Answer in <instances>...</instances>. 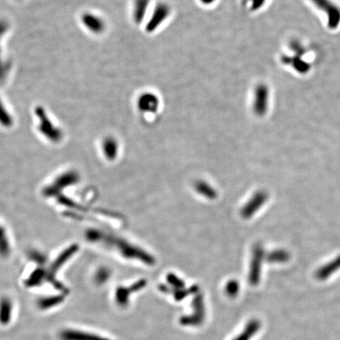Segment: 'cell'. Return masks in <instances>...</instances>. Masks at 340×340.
<instances>
[{
	"label": "cell",
	"instance_id": "8992f818",
	"mask_svg": "<svg viewBox=\"0 0 340 340\" xmlns=\"http://www.w3.org/2000/svg\"><path fill=\"white\" fill-rule=\"evenodd\" d=\"M80 180V176L75 171H68L55 178L51 184L44 189L46 197H57L61 195L64 189L73 186Z\"/></svg>",
	"mask_w": 340,
	"mask_h": 340
},
{
	"label": "cell",
	"instance_id": "d4e9b609",
	"mask_svg": "<svg viewBox=\"0 0 340 340\" xmlns=\"http://www.w3.org/2000/svg\"><path fill=\"white\" fill-rule=\"evenodd\" d=\"M269 261L273 262H286L289 260L290 254L285 251H277L269 257Z\"/></svg>",
	"mask_w": 340,
	"mask_h": 340
},
{
	"label": "cell",
	"instance_id": "7a4b0ae2",
	"mask_svg": "<svg viewBox=\"0 0 340 340\" xmlns=\"http://www.w3.org/2000/svg\"><path fill=\"white\" fill-rule=\"evenodd\" d=\"M78 245H76V244L70 246L64 250L61 253H60L57 258H55V260L52 262L49 268H47V280L46 281L51 283V285L53 286L55 288L65 295L68 293L69 291L64 286V284H62L60 281H58L56 278V273L59 272L61 267L63 266L64 265L66 264L68 261L70 260V258H72L76 252L78 251Z\"/></svg>",
	"mask_w": 340,
	"mask_h": 340
},
{
	"label": "cell",
	"instance_id": "484cf974",
	"mask_svg": "<svg viewBox=\"0 0 340 340\" xmlns=\"http://www.w3.org/2000/svg\"><path fill=\"white\" fill-rule=\"evenodd\" d=\"M239 285L237 281H233L228 282L225 287L227 295L230 297H235L239 292Z\"/></svg>",
	"mask_w": 340,
	"mask_h": 340
},
{
	"label": "cell",
	"instance_id": "2e32d148",
	"mask_svg": "<svg viewBox=\"0 0 340 340\" xmlns=\"http://www.w3.org/2000/svg\"><path fill=\"white\" fill-rule=\"evenodd\" d=\"M282 61L286 65L292 66V67L296 71H298L300 74H307L310 69V64L307 63V61H305L304 60L302 59V57L298 56V55H296L294 56L284 55L282 57Z\"/></svg>",
	"mask_w": 340,
	"mask_h": 340
},
{
	"label": "cell",
	"instance_id": "f546056e",
	"mask_svg": "<svg viewBox=\"0 0 340 340\" xmlns=\"http://www.w3.org/2000/svg\"><path fill=\"white\" fill-rule=\"evenodd\" d=\"M267 0H251V11H259L266 4Z\"/></svg>",
	"mask_w": 340,
	"mask_h": 340
},
{
	"label": "cell",
	"instance_id": "6da1fadb",
	"mask_svg": "<svg viewBox=\"0 0 340 340\" xmlns=\"http://www.w3.org/2000/svg\"><path fill=\"white\" fill-rule=\"evenodd\" d=\"M85 237L91 243H101L106 247L115 249L125 258L138 259L148 263H152V259L137 247H134L127 241L117 237L114 235L99 230L95 228L89 229L85 233Z\"/></svg>",
	"mask_w": 340,
	"mask_h": 340
},
{
	"label": "cell",
	"instance_id": "30bf717a",
	"mask_svg": "<svg viewBox=\"0 0 340 340\" xmlns=\"http://www.w3.org/2000/svg\"><path fill=\"white\" fill-rule=\"evenodd\" d=\"M145 286H146V281H144V280H141V281H138V282L129 287H118L116 293H115V298H116L117 303L120 307H126L129 304L130 295L134 293V292L140 291L142 288H144Z\"/></svg>",
	"mask_w": 340,
	"mask_h": 340
},
{
	"label": "cell",
	"instance_id": "4fadbf2b",
	"mask_svg": "<svg viewBox=\"0 0 340 340\" xmlns=\"http://www.w3.org/2000/svg\"><path fill=\"white\" fill-rule=\"evenodd\" d=\"M61 340H111L103 336L80 330L66 329L60 333Z\"/></svg>",
	"mask_w": 340,
	"mask_h": 340
},
{
	"label": "cell",
	"instance_id": "e0dca14e",
	"mask_svg": "<svg viewBox=\"0 0 340 340\" xmlns=\"http://www.w3.org/2000/svg\"><path fill=\"white\" fill-rule=\"evenodd\" d=\"M47 280V269L43 266L34 269L25 281L28 287H37L42 284Z\"/></svg>",
	"mask_w": 340,
	"mask_h": 340
},
{
	"label": "cell",
	"instance_id": "cb8c5ba5",
	"mask_svg": "<svg viewBox=\"0 0 340 340\" xmlns=\"http://www.w3.org/2000/svg\"><path fill=\"white\" fill-rule=\"evenodd\" d=\"M110 271L106 267H101L95 273V283L99 284V285H102V284L106 283V281L110 279Z\"/></svg>",
	"mask_w": 340,
	"mask_h": 340
},
{
	"label": "cell",
	"instance_id": "ba28073f",
	"mask_svg": "<svg viewBox=\"0 0 340 340\" xmlns=\"http://www.w3.org/2000/svg\"><path fill=\"white\" fill-rule=\"evenodd\" d=\"M193 312L189 316L180 317V323L183 326H199L205 319L206 310L203 296L197 295L192 302Z\"/></svg>",
	"mask_w": 340,
	"mask_h": 340
},
{
	"label": "cell",
	"instance_id": "9a60e30c",
	"mask_svg": "<svg viewBox=\"0 0 340 340\" xmlns=\"http://www.w3.org/2000/svg\"><path fill=\"white\" fill-rule=\"evenodd\" d=\"M8 29L9 25L7 21L0 20V83L3 82L6 80L11 70V64L9 63L7 60L2 59V51L1 48V40Z\"/></svg>",
	"mask_w": 340,
	"mask_h": 340
},
{
	"label": "cell",
	"instance_id": "277c9868",
	"mask_svg": "<svg viewBox=\"0 0 340 340\" xmlns=\"http://www.w3.org/2000/svg\"><path fill=\"white\" fill-rule=\"evenodd\" d=\"M270 106V89L266 83H257L252 90L251 107L258 118L266 115Z\"/></svg>",
	"mask_w": 340,
	"mask_h": 340
},
{
	"label": "cell",
	"instance_id": "9c48e42d",
	"mask_svg": "<svg viewBox=\"0 0 340 340\" xmlns=\"http://www.w3.org/2000/svg\"><path fill=\"white\" fill-rule=\"evenodd\" d=\"M327 17V27L336 30L340 25V8L331 0H310Z\"/></svg>",
	"mask_w": 340,
	"mask_h": 340
},
{
	"label": "cell",
	"instance_id": "603a6c76",
	"mask_svg": "<svg viewBox=\"0 0 340 340\" xmlns=\"http://www.w3.org/2000/svg\"><path fill=\"white\" fill-rule=\"evenodd\" d=\"M13 124L14 118L11 116V113L9 112L2 100L0 99V125L5 128H10Z\"/></svg>",
	"mask_w": 340,
	"mask_h": 340
},
{
	"label": "cell",
	"instance_id": "7402d4cb",
	"mask_svg": "<svg viewBox=\"0 0 340 340\" xmlns=\"http://www.w3.org/2000/svg\"><path fill=\"white\" fill-rule=\"evenodd\" d=\"M11 243L7 232L0 224V257L6 258L11 253Z\"/></svg>",
	"mask_w": 340,
	"mask_h": 340
},
{
	"label": "cell",
	"instance_id": "4dcf8cb0",
	"mask_svg": "<svg viewBox=\"0 0 340 340\" xmlns=\"http://www.w3.org/2000/svg\"><path fill=\"white\" fill-rule=\"evenodd\" d=\"M199 2L204 7H209L215 4L217 0H199Z\"/></svg>",
	"mask_w": 340,
	"mask_h": 340
},
{
	"label": "cell",
	"instance_id": "d6986e66",
	"mask_svg": "<svg viewBox=\"0 0 340 340\" xmlns=\"http://www.w3.org/2000/svg\"><path fill=\"white\" fill-rule=\"evenodd\" d=\"M261 322L257 319L249 321L244 327L243 332L239 334L233 340H250L255 336V334L260 330Z\"/></svg>",
	"mask_w": 340,
	"mask_h": 340
},
{
	"label": "cell",
	"instance_id": "3957f363",
	"mask_svg": "<svg viewBox=\"0 0 340 340\" xmlns=\"http://www.w3.org/2000/svg\"><path fill=\"white\" fill-rule=\"evenodd\" d=\"M172 7L166 2H157L153 6L146 21L144 22V30L148 33H154L160 30L171 17Z\"/></svg>",
	"mask_w": 340,
	"mask_h": 340
},
{
	"label": "cell",
	"instance_id": "7c38bea8",
	"mask_svg": "<svg viewBox=\"0 0 340 340\" xmlns=\"http://www.w3.org/2000/svg\"><path fill=\"white\" fill-rule=\"evenodd\" d=\"M83 25L89 32L94 34H101L106 29V23L100 16L92 13H86L81 17Z\"/></svg>",
	"mask_w": 340,
	"mask_h": 340
},
{
	"label": "cell",
	"instance_id": "8fae6325",
	"mask_svg": "<svg viewBox=\"0 0 340 340\" xmlns=\"http://www.w3.org/2000/svg\"><path fill=\"white\" fill-rule=\"evenodd\" d=\"M152 7L151 0H134L133 17L135 23L137 25L144 23Z\"/></svg>",
	"mask_w": 340,
	"mask_h": 340
},
{
	"label": "cell",
	"instance_id": "44dd1931",
	"mask_svg": "<svg viewBox=\"0 0 340 340\" xmlns=\"http://www.w3.org/2000/svg\"><path fill=\"white\" fill-rule=\"evenodd\" d=\"M12 303L7 298L0 300V323L6 325L10 323L12 317Z\"/></svg>",
	"mask_w": 340,
	"mask_h": 340
},
{
	"label": "cell",
	"instance_id": "4316f807",
	"mask_svg": "<svg viewBox=\"0 0 340 340\" xmlns=\"http://www.w3.org/2000/svg\"><path fill=\"white\" fill-rule=\"evenodd\" d=\"M290 47L292 49V51H294L296 55H298V56H302L306 52L304 47L300 43L298 42V40H292L290 44Z\"/></svg>",
	"mask_w": 340,
	"mask_h": 340
},
{
	"label": "cell",
	"instance_id": "83f0119b",
	"mask_svg": "<svg viewBox=\"0 0 340 340\" xmlns=\"http://www.w3.org/2000/svg\"><path fill=\"white\" fill-rule=\"evenodd\" d=\"M31 259L36 262L40 266H44L45 263L47 262V258L42 253L37 251H33L31 253Z\"/></svg>",
	"mask_w": 340,
	"mask_h": 340
},
{
	"label": "cell",
	"instance_id": "ac0fdd59",
	"mask_svg": "<svg viewBox=\"0 0 340 340\" xmlns=\"http://www.w3.org/2000/svg\"><path fill=\"white\" fill-rule=\"evenodd\" d=\"M65 301V294H60L56 296H47L40 298L37 302V306L42 310H47L61 304Z\"/></svg>",
	"mask_w": 340,
	"mask_h": 340
},
{
	"label": "cell",
	"instance_id": "5bb4252c",
	"mask_svg": "<svg viewBox=\"0 0 340 340\" xmlns=\"http://www.w3.org/2000/svg\"><path fill=\"white\" fill-rule=\"evenodd\" d=\"M340 269V255H339L327 264L324 265L323 266L320 267L315 273V277L320 281H326Z\"/></svg>",
	"mask_w": 340,
	"mask_h": 340
},
{
	"label": "cell",
	"instance_id": "f1b7e54d",
	"mask_svg": "<svg viewBox=\"0 0 340 340\" xmlns=\"http://www.w3.org/2000/svg\"><path fill=\"white\" fill-rule=\"evenodd\" d=\"M168 282L171 283L172 285L177 288V290L182 289L184 287V282L174 275H169L168 277Z\"/></svg>",
	"mask_w": 340,
	"mask_h": 340
},
{
	"label": "cell",
	"instance_id": "5b68a950",
	"mask_svg": "<svg viewBox=\"0 0 340 340\" xmlns=\"http://www.w3.org/2000/svg\"><path fill=\"white\" fill-rule=\"evenodd\" d=\"M35 115L39 120L38 130L46 139L52 143H59L62 139L61 129L50 119L44 108L36 106Z\"/></svg>",
	"mask_w": 340,
	"mask_h": 340
},
{
	"label": "cell",
	"instance_id": "52a82bcc",
	"mask_svg": "<svg viewBox=\"0 0 340 340\" xmlns=\"http://www.w3.org/2000/svg\"><path fill=\"white\" fill-rule=\"evenodd\" d=\"M136 107L141 114H155L161 107L160 97L153 91H144L137 97Z\"/></svg>",
	"mask_w": 340,
	"mask_h": 340
},
{
	"label": "cell",
	"instance_id": "ffe728a7",
	"mask_svg": "<svg viewBox=\"0 0 340 340\" xmlns=\"http://www.w3.org/2000/svg\"><path fill=\"white\" fill-rule=\"evenodd\" d=\"M103 150L104 156L108 160L113 161L116 159L118 153V144L114 138L108 136L103 142Z\"/></svg>",
	"mask_w": 340,
	"mask_h": 340
}]
</instances>
